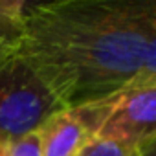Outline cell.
<instances>
[{"label":"cell","instance_id":"obj_3","mask_svg":"<svg viewBox=\"0 0 156 156\" xmlns=\"http://www.w3.org/2000/svg\"><path fill=\"white\" fill-rule=\"evenodd\" d=\"M94 140L149 147L156 143V79L136 83L107 99L70 108Z\"/></svg>","mask_w":156,"mask_h":156},{"label":"cell","instance_id":"obj_1","mask_svg":"<svg viewBox=\"0 0 156 156\" xmlns=\"http://www.w3.org/2000/svg\"><path fill=\"white\" fill-rule=\"evenodd\" d=\"M19 51L64 108L156 79V0L28 4Z\"/></svg>","mask_w":156,"mask_h":156},{"label":"cell","instance_id":"obj_9","mask_svg":"<svg viewBox=\"0 0 156 156\" xmlns=\"http://www.w3.org/2000/svg\"><path fill=\"white\" fill-rule=\"evenodd\" d=\"M0 156H6V147L0 145Z\"/></svg>","mask_w":156,"mask_h":156},{"label":"cell","instance_id":"obj_6","mask_svg":"<svg viewBox=\"0 0 156 156\" xmlns=\"http://www.w3.org/2000/svg\"><path fill=\"white\" fill-rule=\"evenodd\" d=\"M156 145V143H154ZM151 147V145H149ZM147 147H134L127 143L118 141H107V140H94L90 141L85 151L79 156H141V152Z\"/></svg>","mask_w":156,"mask_h":156},{"label":"cell","instance_id":"obj_5","mask_svg":"<svg viewBox=\"0 0 156 156\" xmlns=\"http://www.w3.org/2000/svg\"><path fill=\"white\" fill-rule=\"evenodd\" d=\"M24 8H26V2L0 0V48L4 44L19 41L22 31Z\"/></svg>","mask_w":156,"mask_h":156},{"label":"cell","instance_id":"obj_8","mask_svg":"<svg viewBox=\"0 0 156 156\" xmlns=\"http://www.w3.org/2000/svg\"><path fill=\"white\" fill-rule=\"evenodd\" d=\"M141 156H156V145H151V147H147V149L141 152Z\"/></svg>","mask_w":156,"mask_h":156},{"label":"cell","instance_id":"obj_4","mask_svg":"<svg viewBox=\"0 0 156 156\" xmlns=\"http://www.w3.org/2000/svg\"><path fill=\"white\" fill-rule=\"evenodd\" d=\"M39 136L42 156H79L94 141L79 116L70 108L53 114L39 129Z\"/></svg>","mask_w":156,"mask_h":156},{"label":"cell","instance_id":"obj_2","mask_svg":"<svg viewBox=\"0 0 156 156\" xmlns=\"http://www.w3.org/2000/svg\"><path fill=\"white\" fill-rule=\"evenodd\" d=\"M64 110L46 83L17 48H0V145L39 130L53 114Z\"/></svg>","mask_w":156,"mask_h":156},{"label":"cell","instance_id":"obj_7","mask_svg":"<svg viewBox=\"0 0 156 156\" xmlns=\"http://www.w3.org/2000/svg\"><path fill=\"white\" fill-rule=\"evenodd\" d=\"M4 147H6V156H42L39 130L30 132L22 138H17L6 143Z\"/></svg>","mask_w":156,"mask_h":156}]
</instances>
